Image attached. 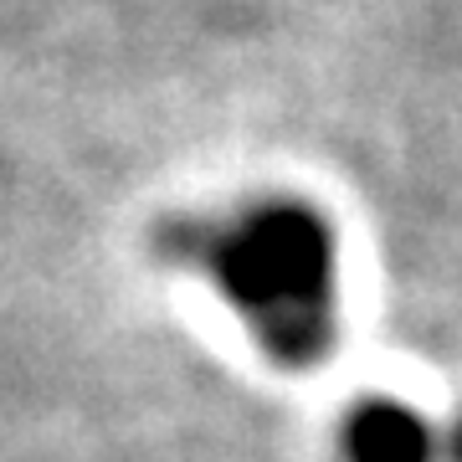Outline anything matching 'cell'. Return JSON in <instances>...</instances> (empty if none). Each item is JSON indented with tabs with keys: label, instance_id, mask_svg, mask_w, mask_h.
Listing matches in <instances>:
<instances>
[{
	"label": "cell",
	"instance_id": "3957f363",
	"mask_svg": "<svg viewBox=\"0 0 462 462\" xmlns=\"http://www.w3.org/2000/svg\"><path fill=\"white\" fill-rule=\"evenodd\" d=\"M452 452H457V462H462V427H457V447H452Z\"/></svg>",
	"mask_w": 462,
	"mask_h": 462
},
{
	"label": "cell",
	"instance_id": "6da1fadb",
	"mask_svg": "<svg viewBox=\"0 0 462 462\" xmlns=\"http://www.w3.org/2000/svg\"><path fill=\"white\" fill-rule=\"evenodd\" d=\"M154 252L216 282L267 360L303 375L339 334V247L303 196H263L231 216H170Z\"/></svg>",
	"mask_w": 462,
	"mask_h": 462
},
{
	"label": "cell",
	"instance_id": "7a4b0ae2",
	"mask_svg": "<svg viewBox=\"0 0 462 462\" xmlns=\"http://www.w3.org/2000/svg\"><path fill=\"white\" fill-rule=\"evenodd\" d=\"M345 457L349 462H431L427 421L391 396L355 401L345 416Z\"/></svg>",
	"mask_w": 462,
	"mask_h": 462
}]
</instances>
